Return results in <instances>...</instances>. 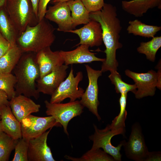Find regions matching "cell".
<instances>
[{"mask_svg": "<svg viewBox=\"0 0 161 161\" xmlns=\"http://www.w3.org/2000/svg\"><path fill=\"white\" fill-rule=\"evenodd\" d=\"M89 16L91 19L100 24L102 30L103 42L106 47L104 52L106 57L103 62L101 70L102 72L117 71L118 63L116 52L123 45L119 41L122 27L117 17L116 7L111 4L105 3L101 10L90 13Z\"/></svg>", "mask_w": 161, "mask_h": 161, "instance_id": "obj_1", "label": "cell"}, {"mask_svg": "<svg viewBox=\"0 0 161 161\" xmlns=\"http://www.w3.org/2000/svg\"><path fill=\"white\" fill-rule=\"evenodd\" d=\"M28 53L23 54L13 69L16 79V96L22 95L38 100L40 93L37 89L36 81L40 78L39 69L35 55Z\"/></svg>", "mask_w": 161, "mask_h": 161, "instance_id": "obj_2", "label": "cell"}, {"mask_svg": "<svg viewBox=\"0 0 161 161\" xmlns=\"http://www.w3.org/2000/svg\"><path fill=\"white\" fill-rule=\"evenodd\" d=\"M55 30L44 18L36 25L28 26L19 35L16 44L23 53H36L54 43L56 38Z\"/></svg>", "mask_w": 161, "mask_h": 161, "instance_id": "obj_3", "label": "cell"}, {"mask_svg": "<svg viewBox=\"0 0 161 161\" xmlns=\"http://www.w3.org/2000/svg\"><path fill=\"white\" fill-rule=\"evenodd\" d=\"M127 112L122 119L118 121L115 117L110 124L108 125L104 129H99L95 124H93L95 132L93 134L89 136V139L93 142L91 148L92 149H103L106 153L112 156L116 161L122 160V155L120 151L123 146L124 140L121 141L117 146L112 145V138L118 135H124L126 132L125 121L127 118Z\"/></svg>", "mask_w": 161, "mask_h": 161, "instance_id": "obj_4", "label": "cell"}, {"mask_svg": "<svg viewBox=\"0 0 161 161\" xmlns=\"http://www.w3.org/2000/svg\"><path fill=\"white\" fill-rule=\"evenodd\" d=\"M7 13L20 35L28 26H34L38 19L34 12L30 0H8Z\"/></svg>", "mask_w": 161, "mask_h": 161, "instance_id": "obj_5", "label": "cell"}, {"mask_svg": "<svg viewBox=\"0 0 161 161\" xmlns=\"http://www.w3.org/2000/svg\"><path fill=\"white\" fill-rule=\"evenodd\" d=\"M44 103L46 114L53 117L62 126L64 132L68 135L67 127L69 123L73 118L81 114L83 106L79 101L76 100L64 103H51L47 100Z\"/></svg>", "mask_w": 161, "mask_h": 161, "instance_id": "obj_6", "label": "cell"}, {"mask_svg": "<svg viewBox=\"0 0 161 161\" xmlns=\"http://www.w3.org/2000/svg\"><path fill=\"white\" fill-rule=\"evenodd\" d=\"M157 73L151 69L145 73H139L127 69L126 75L131 78L137 89L134 93L136 98L140 99L148 96H153L156 87L161 89V70Z\"/></svg>", "mask_w": 161, "mask_h": 161, "instance_id": "obj_7", "label": "cell"}, {"mask_svg": "<svg viewBox=\"0 0 161 161\" xmlns=\"http://www.w3.org/2000/svg\"><path fill=\"white\" fill-rule=\"evenodd\" d=\"M83 77V74L81 71L78 72L75 77L72 67L67 77L51 95L50 102L60 103L67 98H69L70 102H73L80 98L85 90L78 87V85Z\"/></svg>", "mask_w": 161, "mask_h": 161, "instance_id": "obj_8", "label": "cell"}, {"mask_svg": "<svg viewBox=\"0 0 161 161\" xmlns=\"http://www.w3.org/2000/svg\"><path fill=\"white\" fill-rule=\"evenodd\" d=\"M123 146L127 158L135 161H145L149 151L138 122L132 126L128 140L127 142L124 140Z\"/></svg>", "mask_w": 161, "mask_h": 161, "instance_id": "obj_9", "label": "cell"}, {"mask_svg": "<svg viewBox=\"0 0 161 161\" xmlns=\"http://www.w3.org/2000/svg\"><path fill=\"white\" fill-rule=\"evenodd\" d=\"M20 123L22 137L28 140L40 136L53 127L61 126L51 116L41 117L30 114Z\"/></svg>", "mask_w": 161, "mask_h": 161, "instance_id": "obj_10", "label": "cell"}, {"mask_svg": "<svg viewBox=\"0 0 161 161\" xmlns=\"http://www.w3.org/2000/svg\"><path fill=\"white\" fill-rule=\"evenodd\" d=\"M89 80V84L80 101L83 106L87 108L97 118L99 121L101 118L98 113V107L99 104L98 99V78L102 75L101 70H96L89 65H85Z\"/></svg>", "mask_w": 161, "mask_h": 161, "instance_id": "obj_11", "label": "cell"}, {"mask_svg": "<svg viewBox=\"0 0 161 161\" xmlns=\"http://www.w3.org/2000/svg\"><path fill=\"white\" fill-rule=\"evenodd\" d=\"M70 12L67 2H58L49 7L44 18L56 24L57 31L67 32L74 29Z\"/></svg>", "mask_w": 161, "mask_h": 161, "instance_id": "obj_12", "label": "cell"}, {"mask_svg": "<svg viewBox=\"0 0 161 161\" xmlns=\"http://www.w3.org/2000/svg\"><path fill=\"white\" fill-rule=\"evenodd\" d=\"M51 129L29 140L28 161H55L47 143L48 136Z\"/></svg>", "mask_w": 161, "mask_h": 161, "instance_id": "obj_13", "label": "cell"}, {"mask_svg": "<svg viewBox=\"0 0 161 161\" xmlns=\"http://www.w3.org/2000/svg\"><path fill=\"white\" fill-rule=\"evenodd\" d=\"M67 32L77 35L80 39L79 43L76 46L86 44L89 47L99 46L103 42L102 30L100 24L91 19L82 27L69 30Z\"/></svg>", "mask_w": 161, "mask_h": 161, "instance_id": "obj_14", "label": "cell"}, {"mask_svg": "<svg viewBox=\"0 0 161 161\" xmlns=\"http://www.w3.org/2000/svg\"><path fill=\"white\" fill-rule=\"evenodd\" d=\"M68 68V66L64 64L38 79L36 83L38 92L51 95L64 80Z\"/></svg>", "mask_w": 161, "mask_h": 161, "instance_id": "obj_15", "label": "cell"}, {"mask_svg": "<svg viewBox=\"0 0 161 161\" xmlns=\"http://www.w3.org/2000/svg\"><path fill=\"white\" fill-rule=\"evenodd\" d=\"M35 58L39 69L40 78L64 64L60 51H53L50 47H46L36 53Z\"/></svg>", "mask_w": 161, "mask_h": 161, "instance_id": "obj_16", "label": "cell"}, {"mask_svg": "<svg viewBox=\"0 0 161 161\" xmlns=\"http://www.w3.org/2000/svg\"><path fill=\"white\" fill-rule=\"evenodd\" d=\"M89 46L86 44H80L75 49L70 51H60L64 64L68 66L73 64H81L93 61L104 62L105 58L97 57L96 53L91 52Z\"/></svg>", "mask_w": 161, "mask_h": 161, "instance_id": "obj_17", "label": "cell"}, {"mask_svg": "<svg viewBox=\"0 0 161 161\" xmlns=\"http://www.w3.org/2000/svg\"><path fill=\"white\" fill-rule=\"evenodd\" d=\"M13 114L19 122L29 115L40 110L41 106L35 103L30 97L21 95L16 96L9 101Z\"/></svg>", "mask_w": 161, "mask_h": 161, "instance_id": "obj_18", "label": "cell"}, {"mask_svg": "<svg viewBox=\"0 0 161 161\" xmlns=\"http://www.w3.org/2000/svg\"><path fill=\"white\" fill-rule=\"evenodd\" d=\"M0 108L1 122L3 131L13 139L21 138L20 123L12 113L10 105L4 106Z\"/></svg>", "mask_w": 161, "mask_h": 161, "instance_id": "obj_19", "label": "cell"}, {"mask_svg": "<svg viewBox=\"0 0 161 161\" xmlns=\"http://www.w3.org/2000/svg\"><path fill=\"white\" fill-rule=\"evenodd\" d=\"M121 6L127 13L136 17H141L150 9L157 7L161 9V0L122 1Z\"/></svg>", "mask_w": 161, "mask_h": 161, "instance_id": "obj_20", "label": "cell"}, {"mask_svg": "<svg viewBox=\"0 0 161 161\" xmlns=\"http://www.w3.org/2000/svg\"><path fill=\"white\" fill-rule=\"evenodd\" d=\"M17 44L12 46L0 58V73H11L23 54Z\"/></svg>", "mask_w": 161, "mask_h": 161, "instance_id": "obj_21", "label": "cell"}, {"mask_svg": "<svg viewBox=\"0 0 161 161\" xmlns=\"http://www.w3.org/2000/svg\"><path fill=\"white\" fill-rule=\"evenodd\" d=\"M71 12L73 26L75 27L81 24H86L91 20L89 13L80 0H71L67 2Z\"/></svg>", "mask_w": 161, "mask_h": 161, "instance_id": "obj_22", "label": "cell"}, {"mask_svg": "<svg viewBox=\"0 0 161 161\" xmlns=\"http://www.w3.org/2000/svg\"><path fill=\"white\" fill-rule=\"evenodd\" d=\"M0 32L12 46L16 44L20 33L6 12L0 9Z\"/></svg>", "mask_w": 161, "mask_h": 161, "instance_id": "obj_23", "label": "cell"}, {"mask_svg": "<svg viewBox=\"0 0 161 161\" xmlns=\"http://www.w3.org/2000/svg\"><path fill=\"white\" fill-rule=\"evenodd\" d=\"M129 24L128 33L145 38H152L161 30L160 26L146 24L137 19L130 21Z\"/></svg>", "mask_w": 161, "mask_h": 161, "instance_id": "obj_24", "label": "cell"}, {"mask_svg": "<svg viewBox=\"0 0 161 161\" xmlns=\"http://www.w3.org/2000/svg\"><path fill=\"white\" fill-rule=\"evenodd\" d=\"M161 47V36H154L150 41L140 43L137 50L139 53L144 54L147 59L154 62L156 53Z\"/></svg>", "mask_w": 161, "mask_h": 161, "instance_id": "obj_25", "label": "cell"}, {"mask_svg": "<svg viewBox=\"0 0 161 161\" xmlns=\"http://www.w3.org/2000/svg\"><path fill=\"white\" fill-rule=\"evenodd\" d=\"M64 157L73 161H115L111 155L100 148L91 149L79 158L66 155Z\"/></svg>", "mask_w": 161, "mask_h": 161, "instance_id": "obj_26", "label": "cell"}, {"mask_svg": "<svg viewBox=\"0 0 161 161\" xmlns=\"http://www.w3.org/2000/svg\"><path fill=\"white\" fill-rule=\"evenodd\" d=\"M18 140L13 139L4 132L0 134V161L9 160Z\"/></svg>", "mask_w": 161, "mask_h": 161, "instance_id": "obj_27", "label": "cell"}, {"mask_svg": "<svg viewBox=\"0 0 161 161\" xmlns=\"http://www.w3.org/2000/svg\"><path fill=\"white\" fill-rule=\"evenodd\" d=\"M108 77L112 83L115 86V89L117 93L127 94L131 92L134 94L136 92L137 87L136 85L130 84L123 81L120 75L117 71L110 72Z\"/></svg>", "mask_w": 161, "mask_h": 161, "instance_id": "obj_28", "label": "cell"}, {"mask_svg": "<svg viewBox=\"0 0 161 161\" xmlns=\"http://www.w3.org/2000/svg\"><path fill=\"white\" fill-rule=\"evenodd\" d=\"M16 83V77L11 73H0V89L6 92L9 99L16 96L15 86Z\"/></svg>", "mask_w": 161, "mask_h": 161, "instance_id": "obj_29", "label": "cell"}, {"mask_svg": "<svg viewBox=\"0 0 161 161\" xmlns=\"http://www.w3.org/2000/svg\"><path fill=\"white\" fill-rule=\"evenodd\" d=\"M29 140L22 137L18 140L15 147V153L12 161H28L27 153Z\"/></svg>", "mask_w": 161, "mask_h": 161, "instance_id": "obj_30", "label": "cell"}, {"mask_svg": "<svg viewBox=\"0 0 161 161\" xmlns=\"http://www.w3.org/2000/svg\"><path fill=\"white\" fill-rule=\"evenodd\" d=\"M89 13L101 10L104 4V0H80Z\"/></svg>", "mask_w": 161, "mask_h": 161, "instance_id": "obj_31", "label": "cell"}, {"mask_svg": "<svg viewBox=\"0 0 161 161\" xmlns=\"http://www.w3.org/2000/svg\"><path fill=\"white\" fill-rule=\"evenodd\" d=\"M119 99L120 110L119 114L115 117L117 121L121 120L127 111L126 107L127 103V94H121Z\"/></svg>", "mask_w": 161, "mask_h": 161, "instance_id": "obj_32", "label": "cell"}, {"mask_svg": "<svg viewBox=\"0 0 161 161\" xmlns=\"http://www.w3.org/2000/svg\"><path fill=\"white\" fill-rule=\"evenodd\" d=\"M51 0H39L38 7V21L43 19L47 11V6Z\"/></svg>", "mask_w": 161, "mask_h": 161, "instance_id": "obj_33", "label": "cell"}, {"mask_svg": "<svg viewBox=\"0 0 161 161\" xmlns=\"http://www.w3.org/2000/svg\"><path fill=\"white\" fill-rule=\"evenodd\" d=\"M12 45L2 35L0 32V58L4 55Z\"/></svg>", "mask_w": 161, "mask_h": 161, "instance_id": "obj_34", "label": "cell"}, {"mask_svg": "<svg viewBox=\"0 0 161 161\" xmlns=\"http://www.w3.org/2000/svg\"><path fill=\"white\" fill-rule=\"evenodd\" d=\"M161 160L160 151H149L145 161H161Z\"/></svg>", "mask_w": 161, "mask_h": 161, "instance_id": "obj_35", "label": "cell"}, {"mask_svg": "<svg viewBox=\"0 0 161 161\" xmlns=\"http://www.w3.org/2000/svg\"><path fill=\"white\" fill-rule=\"evenodd\" d=\"M8 99L6 92L0 89V108L4 106L10 105Z\"/></svg>", "mask_w": 161, "mask_h": 161, "instance_id": "obj_36", "label": "cell"}, {"mask_svg": "<svg viewBox=\"0 0 161 161\" xmlns=\"http://www.w3.org/2000/svg\"><path fill=\"white\" fill-rule=\"evenodd\" d=\"M30 1L34 12L38 18V7L39 0H30Z\"/></svg>", "mask_w": 161, "mask_h": 161, "instance_id": "obj_37", "label": "cell"}, {"mask_svg": "<svg viewBox=\"0 0 161 161\" xmlns=\"http://www.w3.org/2000/svg\"><path fill=\"white\" fill-rule=\"evenodd\" d=\"M70 0H52V2L54 3H56L58 2H67Z\"/></svg>", "mask_w": 161, "mask_h": 161, "instance_id": "obj_38", "label": "cell"}, {"mask_svg": "<svg viewBox=\"0 0 161 161\" xmlns=\"http://www.w3.org/2000/svg\"><path fill=\"white\" fill-rule=\"evenodd\" d=\"M6 0H0V9L5 3Z\"/></svg>", "mask_w": 161, "mask_h": 161, "instance_id": "obj_39", "label": "cell"}, {"mask_svg": "<svg viewBox=\"0 0 161 161\" xmlns=\"http://www.w3.org/2000/svg\"><path fill=\"white\" fill-rule=\"evenodd\" d=\"M3 132V131L1 127V120H0V134H1Z\"/></svg>", "mask_w": 161, "mask_h": 161, "instance_id": "obj_40", "label": "cell"}, {"mask_svg": "<svg viewBox=\"0 0 161 161\" xmlns=\"http://www.w3.org/2000/svg\"><path fill=\"white\" fill-rule=\"evenodd\" d=\"M1 109L0 108V119H1Z\"/></svg>", "mask_w": 161, "mask_h": 161, "instance_id": "obj_41", "label": "cell"}]
</instances>
